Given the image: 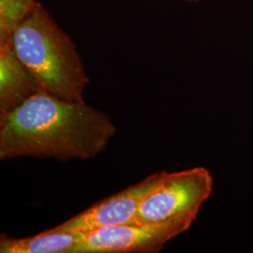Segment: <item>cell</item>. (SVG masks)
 Returning <instances> with one entry per match:
<instances>
[{"mask_svg":"<svg viewBox=\"0 0 253 253\" xmlns=\"http://www.w3.org/2000/svg\"><path fill=\"white\" fill-rule=\"evenodd\" d=\"M117 131L111 118L84 101L40 92L0 124V161L22 157L91 160L107 147Z\"/></svg>","mask_w":253,"mask_h":253,"instance_id":"6da1fadb","label":"cell"},{"mask_svg":"<svg viewBox=\"0 0 253 253\" xmlns=\"http://www.w3.org/2000/svg\"><path fill=\"white\" fill-rule=\"evenodd\" d=\"M42 92L62 100L84 101L89 84L73 40L41 2L14 29L9 41Z\"/></svg>","mask_w":253,"mask_h":253,"instance_id":"7a4b0ae2","label":"cell"},{"mask_svg":"<svg viewBox=\"0 0 253 253\" xmlns=\"http://www.w3.org/2000/svg\"><path fill=\"white\" fill-rule=\"evenodd\" d=\"M212 190L213 177L204 167L163 172L162 179L142 201L133 223L183 222L192 225Z\"/></svg>","mask_w":253,"mask_h":253,"instance_id":"3957f363","label":"cell"},{"mask_svg":"<svg viewBox=\"0 0 253 253\" xmlns=\"http://www.w3.org/2000/svg\"><path fill=\"white\" fill-rule=\"evenodd\" d=\"M190 224L126 223L103 227L82 234L74 253H156Z\"/></svg>","mask_w":253,"mask_h":253,"instance_id":"277c9868","label":"cell"},{"mask_svg":"<svg viewBox=\"0 0 253 253\" xmlns=\"http://www.w3.org/2000/svg\"><path fill=\"white\" fill-rule=\"evenodd\" d=\"M163 175V172L152 173L144 180L100 200L49 231L84 234L103 227L133 223L142 201L156 187Z\"/></svg>","mask_w":253,"mask_h":253,"instance_id":"5b68a950","label":"cell"},{"mask_svg":"<svg viewBox=\"0 0 253 253\" xmlns=\"http://www.w3.org/2000/svg\"><path fill=\"white\" fill-rule=\"evenodd\" d=\"M42 92L9 42H0V124L28 99Z\"/></svg>","mask_w":253,"mask_h":253,"instance_id":"8992f818","label":"cell"},{"mask_svg":"<svg viewBox=\"0 0 253 253\" xmlns=\"http://www.w3.org/2000/svg\"><path fill=\"white\" fill-rule=\"evenodd\" d=\"M82 234L66 232H44L28 237L0 236L1 253H74Z\"/></svg>","mask_w":253,"mask_h":253,"instance_id":"52a82bcc","label":"cell"},{"mask_svg":"<svg viewBox=\"0 0 253 253\" xmlns=\"http://www.w3.org/2000/svg\"><path fill=\"white\" fill-rule=\"evenodd\" d=\"M38 0H0V42L9 41L14 29Z\"/></svg>","mask_w":253,"mask_h":253,"instance_id":"ba28073f","label":"cell"},{"mask_svg":"<svg viewBox=\"0 0 253 253\" xmlns=\"http://www.w3.org/2000/svg\"><path fill=\"white\" fill-rule=\"evenodd\" d=\"M189 1H196V0H189Z\"/></svg>","mask_w":253,"mask_h":253,"instance_id":"9c48e42d","label":"cell"}]
</instances>
